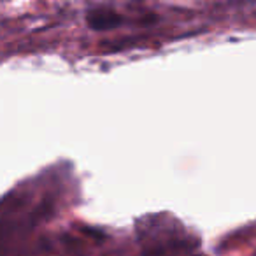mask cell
<instances>
[{
	"label": "cell",
	"mask_w": 256,
	"mask_h": 256,
	"mask_svg": "<svg viewBox=\"0 0 256 256\" xmlns=\"http://www.w3.org/2000/svg\"><path fill=\"white\" fill-rule=\"evenodd\" d=\"M121 18L110 9H95L88 14V25L95 30H107L120 25Z\"/></svg>",
	"instance_id": "6da1fadb"
}]
</instances>
